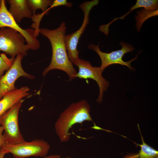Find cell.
Returning a JSON list of instances; mask_svg holds the SVG:
<instances>
[{"label":"cell","mask_w":158,"mask_h":158,"mask_svg":"<svg viewBox=\"0 0 158 158\" xmlns=\"http://www.w3.org/2000/svg\"><path fill=\"white\" fill-rule=\"evenodd\" d=\"M142 140V144L141 145L135 143L139 146L140 150L138 153L137 158H158V151L151 147L147 144L144 141L141 134L139 126L138 124Z\"/></svg>","instance_id":"cell-15"},{"label":"cell","mask_w":158,"mask_h":158,"mask_svg":"<svg viewBox=\"0 0 158 158\" xmlns=\"http://www.w3.org/2000/svg\"><path fill=\"white\" fill-rule=\"evenodd\" d=\"M8 27L18 31L25 38L30 49L36 50L40 46V42L35 35L34 29H23L18 24L6 6L5 1L1 0L0 8V28Z\"/></svg>","instance_id":"cell-8"},{"label":"cell","mask_w":158,"mask_h":158,"mask_svg":"<svg viewBox=\"0 0 158 158\" xmlns=\"http://www.w3.org/2000/svg\"><path fill=\"white\" fill-rule=\"evenodd\" d=\"M0 56V78L2 76L4 71L8 70L12 65L14 58H8L4 54Z\"/></svg>","instance_id":"cell-17"},{"label":"cell","mask_w":158,"mask_h":158,"mask_svg":"<svg viewBox=\"0 0 158 158\" xmlns=\"http://www.w3.org/2000/svg\"><path fill=\"white\" fill-rule=\"evenodd\" d=\"M66 29V23L64 22L55 29L40 28V33L49 40L52 49L51 61L43 71V76L51 70L58 69L65 72L71 80L76 78L77 72L67 54L65 42Z\"/></svg>","instance_id":"cell-1"},{"label":"cell","mask_w":158,"mask_h":158,"mask_svg":"<svg viewBox=\"0 0 158 158\" xmlns=\"http://www.w3.org/2000/svg\"><path fill=\"white\" fill-rule=\"evenodd\" d=\"M6 154L7 153L5 150L0 147V158H4Z\"/></svg>","instance_id":"cell-21"},{"label":"cell","mask_w":158,"mask_h":158,"mask_svg":"<svg viewBox=\"0 0 158 158\" xmlns=\"http://www.w3.org/2000/svg\"><path fill=\"white\" fill-rule=\"evenodd\" d=\"M44 158H61V156L58 154H53L45 157Z\"/></svg>","instance_id":"cell-22"},{"label":"cell","mask_w":158,"mask_h":158,"mask_svg":"<svg viewBox=\"0 0 158 158\" xmlns=\"http://www.w3.org/2000/svg\"><path fill=\"white\" fill-rule=\"evenodd\" d=\"M3 132V128L1 126H0V147L5 142Z\"/></svg>","instance_id":"cell-19"},{"label":"cell","mask_w":158,"mask_h":158,"mask_svg":"<svg viewBox=\"0 0 158 158\" xmlns=\"http://www.w3.org/2000/svg\"><path fill=\"white\" fill-rule=\"evenodd\" d=\"M138 153H130L124 156L123 158H137L138 157Z\"/></svg>","instance_id":"cell-20"},{"label":"cell","mask_w":158,"mask_h":158,"mask_svg":"<svg viewBox=\"0 0 158 158\" xmlns=\"http://www.w3.org/2000/svg\"><path fill=\"white\" fill-rule=\"evenodd\" d=\"M135 16L136 27L138 32H140L143 23L148 19L158 15V9L154 11H150L143 8L138 11Z\"/></svg>","instance_id":"cell-16"},{"label":"cell","mask_w":158,"mask_h":158,"mask_svg":"<svg viewBox=\"0 0 158 158\" xmlns=\"http://www.w3.org/2000/svg\"><path fill=\"white\" fill-rule=\"evenodd\" d=\"M66 158H72L70 157H67Z\"/></svg>","instance_id":"cell-24"},{"label":"cell","mask_w":158,"mask_h":158,"mask_svg":"<svg viewBox=\"0 0 158 158\" xmlns=\"http://www.w3.org/2000/svg\"><path fill=\"white\" fill-rule=\"evenodd\" d=\"M24 101L16 104L0 117V126L3 128L6 143L14 145L25 141L18 124L19 112Z\"/></svg>","instance_id":"cell-4"},{"label":"cell","mask_w":158,"mask_h":158,"mask_svg":"<svg viewBox=\"0 0 158 158\" xmlns=\"http://www.w3.org/2000/svg\"><path fill=\"white\" fill-rule=\"evenodd\" d=\"M52 0H27L29 9L32 15L36 14L38 9H41L45 14L48 12L47 9L53 3Z\"/></svg>","instance_id":"cell-14"},{"label":"cell","mask_w":158,"mask_h":158,"mask_svg":"<svg viewBox=\"0 0 158 158\" xmlns=\"http://www.w3.org/2000/svg\"><path fill=\"white\" fill-rule=\"evenodd\" d=\"M142 8L150 11H154L158 9V1L157 0H137L135 4L130 7V10L122 16L115 18L110 22L107 24L101 25L99 28V30L103 32L106 35L109 34V28L110 25L118 19H122L125 18L128 14L133 10L138 8Z\"/></svg>","instance_id":"cell-13"},{"label":"cell","mask_w":158,"mask_h":158,"mask_svg":"<svg viewBox=\"0 0 158 158\" xmlns=\"http://www.w3.org/2000/svg\"><path fill=\"white\" fill-rule=\"evenodd\" d=\"M90 106L85 100L71 103L60 114L54 124L56 133L62 142L70 139L69 131L72 127L85 121H93L90 115Z\"/></svg>","instance_id":"cell-2"},{"label":"cell","mask_w":158,"mask_h":158,"mask_svg":"<svg viewBox=\"0 0 158 158\" xmlns=\"http://www.w3.org/2000/svg\"><path fill=\"white\" fill-rule=\"evenodd\" d=\"M7 1L10 6L8 11L17 23L24 18H31L32 14L27 0H8Z\"/></svg>","instance_id":"cell-12"},{"label":"cell","mask_w":158,"mask_h":158,"mask_svg":"<svg viewBox=\"0 0 158 158\" xmlns=\"http://www.w3.org/2000/svg\"><path fill=\"white\" fill-rule=\"evenodd\" d=\"M99 0H94L86 1L79 6L83 11L84 18L82 24L80 28L75 32L66 35L65 42L68 55L72 63L75 64L80 59L79 52L77 47L79 39L87 25L89 22V14L92 8L99 3Z\"/></svg>","instance_id":"cell-6"},{"label":"cell","mask_w":158,"mask_h":158,"mask_svg":"<svg viewBox=\"0 0 158 158\" xmlns=\"http://www.w3.org/2000/svg\"><path fill=\"white\" fill-rule=\"evenodd\" d=\"M1 0H0V8L1 6Z\"/></svg>","instance_id":"cell-23"},{"label":"cell","mask_w":158,"mask_h":158,"mask_svg":"<svg viewBox=\"0 0 158 158\" xmlns=\"http://www.w3.org/2000/svg\"><path fill=\"white\" fill-rule=\"evenodd\" d=\"M119 44L122 46L120 50L112 51L109 53L102 51L99 48V44L97 45L90 44L87 47L88 48L95 51L99 55L101 60V64L100 68L103 72L108 66L114 64H119L127 66L131 70L134 71L135 69L130 65L131 62L136 59L137 56L128 61H125L122 59L124 54L128 52H132L134 49L133 47L130 44L121 42Z\"/></svg>","instance_id":"cell-7"},{"label":"cell","mask_w":158,"mask_h":158,"mask_svg":"<svg viewBox=\"0 0 158 158\" xmlns=\"http://www.w3.org/2000/svg\"><path fill=\"white\" fill-rule=\"evenodd\" d=\"M0 147L7 154H11L14 158H26L31 157H44L48 154L50 146L44 140L37 139L14 145L4 142Z\"/></svg>","instance_id":"cell-3"},{"label":"cell","mask_w":158,"mask_h":158,"mask_svg":"<svg viewBox=\"0 0 158 158\" xmlns=\"http://www.w3.org/2000/svg\"><path fill=\"white\" fill-rule=\"evenodd\" d=\"M26 42L24 37L16 30L9 28H0V51L12 58L19 54L27 55L30 49Z\"/></svg>","instance_id":"cell-5"},{"label":"cell","mask_w":158,"mask_h":158,"mask_svg":"<svg viewBox=\"0 0 158 158\" xmlns=\"http://www.w3.org/2000/svg\"><path fill=\"white\" fill-rule=\"evenodd\" d=\"M63 6L70 8L72 6L73 4L71 2H68L66 0H54L49 8L51 9L55 7Z\"/></svg>","instance_id":"cell-18"},{"label":"cell","mask_w":158,"mask_h":158,"mask_svg":"<svg viewBox=\"0 0 158 158\" xmlns=\"http://www.w3.org/2000/svg\"><path fill=\"white\" fill-rule=\"evenodd\" d=\"M78 68L76 78L80 79H91L95 80L99 88V94L97 99L100 103L102 100L104 92L106 91L109 86V82L104 78L102 74V71L100 67L92 66L89 61L80 59L75 64Z\"/></svg>","instance_id":"cell-10"},{"label":"cell","mask_w":158,"mask_h":158,"mask_svg":"<svg viewBox=\"0 0 158 158\" xmlns=\"http://www.w3.org/2000/svg\"><path fill=\"white\" fill-rule=\"evenodd\" d=\"M30 91L29 87L24 86L5 94L0 100V117L16 104L29 96Z\"/></svg>","instance_id":"cell-11"},{"label":"cell","mask_w":158,"mask_h":158,"mask_svg":"<svg viewBox=\"0 0 158 158\" xmlns=\"http://www.w3.org/2000/svg\"><path fill=\"white\" fill-rule=\"evenodd\" d=\"M24 56L21 54L17 55L9 69L0 78V100L6 93L16 89L15 84L19 78H35L34 76L25 72L22 67L21 61Z\"/></svg>","instance_id":"cell-9"}]
</instances>
